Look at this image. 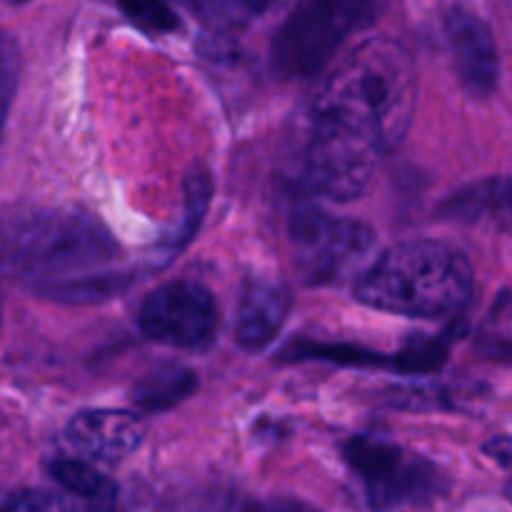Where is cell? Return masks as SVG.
Here are the masks:
<instances>
[{
    "label": "cell",
    "mask_w": 512,
    "mask_h": 512,
    "mask_svg": "<svg viewBox=\"0 0 512 512\" xmlns=\"http://www.w3.org/2000/svg\"><path fill=\"white\" fill-rule=\"evenodd\" d=\"M415 65L395 40L375 38L355 48L330 73L313 103L310 123H323L375 145L398 148L415 113Z\"/></svg>",
    "instance_id": "1"
},
{
    "label": "cell",
    "mask_w": 512,
    "mask_h": 512,
    "mask_svg": "<svg viewBox=\"0 0 512 512\" xmlns=\"http://www.w3.org/2000/svg\"><path fill=\"white\" fill-rule=\"evenodd\" d=\"M475 293L473 265L440 240H405L383 250L355 280V298L405 318H453Z\"/></svg>",
    "instance_id": "2"
},
{
    "label": "cell",
    "mask_w": 512,
    "mask_h": 512,
    "mask_svg": "<svg viewBox=\"0 0 512 512\" xmlns=\"http://www.w3.org/2000/svg\"><path fill=\"white\" fill-rule=\"evenodd\" d=\"M5 265L10 273L50 285L73 283L90 275L108 273L120 248L108 230L78 210H35L18 215L3 238Z\"/></svg>",
    "instance_id": "3"
},
{
    "label": "cell",
    "mask_w": 512,
    "mask_h": 512,
    "mask_svg": "<svg viewBox=\"0 0 512 512\" xmlns=\"http://www.w3.org/2000/svg\"><path fill=\"white\" fill-rule=\"evenodd\" d=\"M380 0H295L270 45L273 68L285 78H310L340 45L378 18Z\"/></svg>",
    "instance_id": "4"
},
{
    "label": "cell",
    "mask_w": 512,
    "mask_h": 512,
    "mask_svg": "<svg viewBox=\"0 0 512 512\" xmlns=\"http://www.w3.org/2000/svg\"><path fill=\"white\" fill-rule=\"evenodd\" d=\"M295 268L310 285H338L353 275L375 250L370 225L353 218H335L315 205H300L290 218Z\"/></svg>",
    "instance_id": "5"
},
{
    "label": "cell",
    "mask_w": 512,
    "mask_h": 512,
    "mask_svg": "<svg viewBox=\"0 0 512 512\" xmlns=\"http://www.w3.org/2000/svg\"><path fill=\"white\" fill-rule=\"evenodd\" d=\"M345 460L363 480L368 505L375 512L425 503L438 493V473L430 463L410 458L403 448L385 440L355 438L345 445Z\"/></svg>",
    "instance_id": "6"
},
{
    "label": "cell",
    "mask_w": 512,
    "mask_h": 512,
    "mask_svg": "<svg viewBox=\"0 0 512 512\" xmlns=\"http://www.w3.org/2000/svg\"><path fill=\"white\" fill-rule=\"evenodd\" d=\"M138 325L150 340L178 350H205L218 333L213 293L195 280H173L143 300Z\"/></svg>",
    "instance_id": "7"
},
{
    "label": "cell",
    "mask_w": 512,
    "mask_h": 512,
    "mask_svg": "<svg viewBox=\"0 0 512 512\" xmlns=\"http://www.w3.org/2000/svg\"><path fill=\"white\" fill-rule=\"evenodd\" d=\"M380 150L355 135L310 123L305 148V183L330 200H355L370 188Z\"/></svg>",
    "instance_id": "8"
},
{
    "label": "cell",
    "mask_w": 512,
    "mask_h": 512,
    "mask_svg": "<svg viewBox=\"0 0 512 512\" xmlns=\"http://www.w3.org/2000/svg\"><path fill=\"white\" fill-rule=\"evenodd\" d=\"M445 40L460 83L473 95H490L500 78V58L488 25L463 5L445 10Z\"/></svg>",
    "instance_id": "9"
},
{
    "label": "cell",
    "mask_w": 512,
    "mask_h": 512,
    "mask_svg": "<svg viewBox=\"0 0 512 512\" xmlns=\"http://www.w3.org/2000/svg\"><path fill=\"white\" fill-rule=\"evenodd\" d=\"M143 438V420L128 410H83L65 425V443L88 463H120L140 448Z\"/></svg>",
    "instance_id": "10"
},
{
    "label": "cell",
    "mask_w": 512,
    "mask_h": 512,
    "mask_svg": "<svg viewBox=\"0 0 512 512\" xmlns=\"http://www.w3.org/2000/svg\"><path fill=\"white\" fill-rule=\"evenodd\" d=\"M290 310V293L268 278L248 280L240 298L235 338L248 353L268 348L278 338Z\"/></svg>",
    "instance_id": "11"
},
{
    "label": "cell",
    "mask_w": 512,
    "mask_h": 512,
    "mask_svg": "<svg viewBox=\"0 0 512 512\" xmlns=\"http://www.w3.org/2000/svg\"><path fill=\"white\" fill-rule=\"evenodd\" d=\"M440 213L470 225H488L512 235V178H490L450 195Z\"/></svg>",
    "instance_id": "12"
},
{
    "label": "cell",
    "mask_w": 512,
    "mask_h": 512,
    "mask_svg": "<svg viewBox=\"0 0 512 512\" xmlns=\"http://www.w3.org/2000/svg\"><path fill=\"white\" fill-rule=\"evenodd\" d=\"M195 388H198V380L193 370L183 365H160L138 380L133 388V400L145 413H160L188 398L190 393H195Z\"/></svg>",
    "instance_id": "13"
},
{
    "label": "cell",
    "mask_w": 512,
    "mask_h": 512,
    "mask_svg": "<svg viewBox=\"0 0 512 512\" xmlns=\"http://www.w3.org/2000/svg\"><path fill=\"white\" fill-rule=\"evenodd\" d=\"M210 203V178L208 173H195L185 180V210H183V220H180L178 228L158 245L153 255V265L155 268H163L168 265L185 245L193 240L195 230L200 228L205 218V210H208Z\"/></svg>",
    "instance_id": "14"
},
{
    "label": "cell",
    "mask_w": 512,
    "mask_h": 512,
    "mask_svg": "<svg viewBox=\"0 0 512 512\" xmlns=\"http://www.w3.org/2000/svg\"><path fill=\"white\" fill-rule=\"evenodd\" d=\"M50 475L68 490L75 498H83L88 503L103 505V508H113L118 500V485L113 480L105 478L98 468L88 463V460H73V458H55L48 465Z\"/></svg>",
    "instance_id": "15"
},
{
    "label": "cell",
    "mask_w": 512,
    "mask_h": 512,
    "mask_svg": "<svg viewBox=\"0 0 512 512\" xmlns=\"http://www.w3.org/2000/svg\"><path fill=\"white\" fill-rule=\"evenodd\" d=\"M3 512H113V508L53 490H20L5 500Z\"/></svg>",
    "instance_id": "16"
},
{
    "label": "cell",
    "mask_w": 512,
    "mask_h": 512,
    "mask_svg": "<svg viewBox=\"0 0 512 512\" xmlns=\"http://www.w3.org/2000/svg\"><path fill=\"white\" fill-rule=\"evenodd\" d=\"M120 10L150 33H173L180 28V18L163 0H118Z\"/></svg>",
    "instance_id": "17"
},
{
    "label": "cell",
    "mask_w": 512,
    "mask_h": 512,
    "mask_svg": "<svg viewBox=\"0 0 512 512\" xmlns=\"http://www.w3.org/2000/svg\"><path fill=\"white\" fill-rule=\"evenodd\" d=\"M445 343L443 340H415L405 345L403 353L395 355V368L403 373H430L445 363Z\"/></svg>",
    "instance_id": "18"
},
{
    "label": "cell",
    "mask_w": 512,
    "mask_h": 512,
    "mask_svg": "<svg viewBox=\"0 0 512 512\" xmlns=\"http://www.w3.org/2000/svg\"><path fill=\"white\" fill-rule=\"evenodd\" d=\"M15 68H18V50L10 35L3 38V90H5V105L13 100V85H15Z\"/></svg>",
    "instance_id": "19"
},
{
    "label": "cell",
    "mask_w": 512,
    "mask_h": 512,
    "mask_svg": "<svg viewBox=\"0 0 512 512\" xmlns=\"http://www.w3.org/2000/svg\"><path fill=\"white\" fill-rule=\"evenodd\" d=\"M225 3H228L230 8L240 10L243 15H260L265 13L275 0H225Z\"/></svg>",
    "instance_id": "20"
},
{
    "label": "cell",
    "mask_w": 512,
    "mask_h": 512,
    "mask_svg": "<svg viewBox=\"0 0 512 512\" xmlns=\"http://www.w3.org/2000/svg\"><path fill=\"white\" fill-rule=\"evenodd\" d=\"M260 512H318V510H313L310 505L295 503V500H280V503L268 505V508H263Z\"/></svg>",
    "instance_id": "21"
},
{
    "label": "cell",
    "mask_w": 512,
    "mask_h": 512,
    "mask_svg": "<svg viewBox=\"0 0 512 512\" xmlns=\"http://www.w3.org/2000/svg\"><path fill=\"white\" fill-rule=\"evenodd\" d=\"M505 495H508V500L512 503V480H508V485H505Z\"/></svg>",
    "instance_id": "22"
},
{
    "label": "cell",
    "mask_w": 512,
    "mask_h": 512,
    "mask_svg": "<svg viewBox=\"0 0 512 512\" xmlns=\"http://www.w3.org/2000/svg\"><path fill=\"white\" fill-rule=\"evenodd\" d=\"M8 3H13V5H20V3H28V0H8Z\"/></svg>",
    "instance_id": "23"
}]
</instances>
